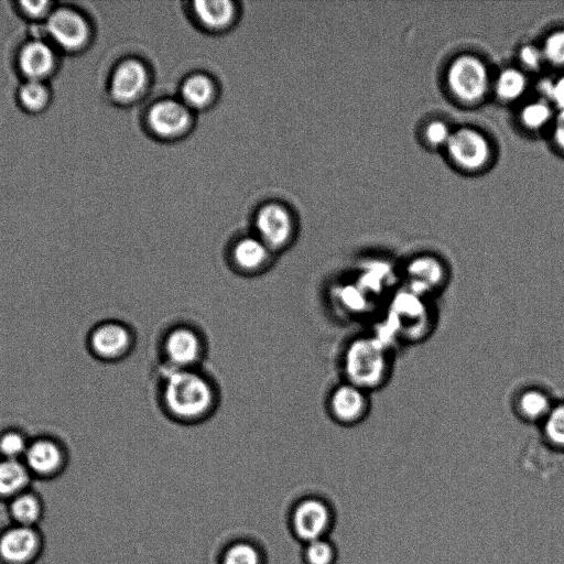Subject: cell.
Returning <instances> with one entry per match:
<instances>
[{
	"label": "cell",
	"instance_id": "cell-1",
	"mask_svg": "<svg viewBox=\"0 0 564 564\" xmlns=\"http://www.w3.org/2000/svg\"><path fill=\"white\" fill-rule=\"evenodd\" d=\"M155 394L163 415L186 426L208 421L221 402L220 388L204 367L160 369Z\"/></svg>",
	"mask_w": 564,
	"mask_h": 564
},
{
	"label": "cell",
	"instance_id": "cell-2",
	"mask_svg": "<svg viewBox=\"0 0 564 564\" xmlns=\"http://www.w3.org/2000/svg\"><path fill=\"white\" fill-rule=\"evenodd\" d=\"M207 352L205 333L188 321H177L165 327L158 343L161 369L202 368Z\"/></svg>",
	"mask_w": 564,
	"mask_h": 564
},
{
	"label": "cell",
	"instance_id": "cell-3",
	"mask_svg": "<svg viewBox=\"0 0 564 564\" xmlns=\"http://www.w3.org/2000/svg\"><path fill=\"white\" fill-rule=\"evenodd\" d=\"M346 381L364 389L380 386L389 372L388 356L372 338H357L348 344L343 356Z\"/></svg>",
	"mask_w": 564,
	"mask_h": 564
},
{
	"label": "cell",
	"instance_id": "cell-4",
	"mask_svg": "<svg viewBox=\"0 0 564 564\" xmlns=\"http://www.w3.org/2000/svg\"><path fill=\"white\" fill-rule=\"evenodd\" d=\"M253 234L276 256L290 248L296 237L297 226L292 212L281 203L262 205L254 216Z\"/></svg>",
	"mask_w": 564,
	"mask_h": 564
},
{
	"label": "cell",
	"instance_id": "cell-5",
	"mask_svg": "<svg viewBox=\"0 0 564 564\" xmlns=\"http://www.w3.org/2000/svg\"><path fill=\"white\" fill-rule=\"evenodd\" d=\"M275 258L276 254L253 232L235 239L227 252L228 265L243 278H257L267 273Z\"/></svg>",
	"mask_w": 564,
	"mask_h": 564
},
{
	"label": "cell",
	"instance_id": "cell-6",
	"mask_svg": "<svg viewBox=\"0 0 564 564\" xmlns=\"http://www.w3.org/2000/svg\"><path fill=\"white\" fill-rule=\"evenodd\" d=\"M192 112L180 99L164 98L150 107L147 123L159 139L175 140L186 134L192 128Z\"/></svg>",
	"mask_w": 564,
	"mask_h": 564
},
{
	"label": "cell",
	"instance_id": "cell-7",
	"mask_svg": "<svg viewBox=\"0 0 564 564\" xmlns=\"http://www.w3.org/2000/svg\"><path fill=\"white\" fill-rule=\"evenodd\" d=\"M447 83L457 98L466 102L478 101L488 88L487 68L475 56H459L448 68Z\"/></svg>",
	"mask_w": 564,
	"mask_h": 564
},
{
	"label": "cell",
	"instance_id": "cell-8",
	"mask_svg": "<svg viewBox=\"0 0 564 564\" xmlns=\"http://www.w3.org/2000/svg\"><path fill=\"white\" fill-rule=\"evenodd\" d=\"M46 29L52 40L68 52L80 51L90 40L88 21L69 8L54 10L47 18Z\"/></svg>",
	"mask_w": 564,
	"mask_h": 564
},
{
	"label": "cell",
	"instance_id": "cell-9",
	"mask_svg": "<svg viewBox=\"0 0 564 564\" xmlns=\"http://www.w3.org/2000/svg\"><path fill=\"white\" fill-rule=\"evenodd\" d=\"M135 334L131 326L120 321L98 325L90 335L91 350L102 360L117 361L134 348Z\"/></svg>",
	"mask_w": 564,
	"mask_h": 564
},
{
	"label": "cell",
	"instance_id": "cell-10",
	"mask_svg": "<svg viewBox=\"0 0 564 564\" xmlns=\"http://www.w3.org/2000/svg\"><path fill=\"white\" fill-rule=\"evenodd\" d=\"M149 82L147 65L138 58H128L119 63L112 72L109 93L116 102L129 105L145 93Z\"/></svg>",
	"mask_w": 564,
	"mask_h": 564
},
{
	"label": "cell",
	"instance_id": "cell-11",
	"mask_svg": "<svg viewBox=\"0 0 564 564\" xmlns=\"http://www.w3.org/2000/svg\"><path fill=\"white\" fill-rule=\"evenodd\" d=\"M369 402L364 389L348 382L335 386L326 398V410L333 421L340 425H354L360 422Z\"/></svg>",
	"mask_w": 564,
	"mask_h": 564
},
{
	"label": "cell",
	"instance_id": "cell-12",
	"mask_svg": "<svg viewBox=\"0 0 564 564\" xmlns=\"http://www.w3.org/2000/svg\"><path fill=\"white\" fill-rule=\"evenodd\" d=\"M332 522L333 514L328 505L316 498L304 499L297 503L292 514L293 531L306 543L324 539Z\"/></svg>",
	"mask_w": 564,
	"mask_h": 564
},
{
	"label": "cell",
	"instance_id": "cell-13",
	"mask_svg": "<svg viewBox=\"0 0 564 564\" xmlns=\"http://www.w3.org/2000/svg\"><path fill=\"white\" fill-rule=\"evenodd\" d=\"M35 527L13 524L0 535V558L7 564H28L39 553Z\"/></svg>",
	"mask_w": 564,
	"mask_h": 564
},
{
	"label": "cell",
	"instance_id": "cell-14",
	"mask_svg": "<svg viewBox=\"0 0 564 564\" xmlns=\"http://www.w3.org/2000/svg\"><path fill=\"white\" fill-rule=\"evenodd\" d=\"M446 145L452 159L464 169H479L489 158L486 138L469 128L453 132Z\"/></svg>",
	"mask_w": 564,
	"mask_h": 564
},
{
	"label": "cell",
	"instance_id": "cell-15",
	"mask_svg": "<svg viewBox=\"0 0 564 564\" xmlns=\"http://www.w3.org/2000/svg\"><path fill=\"white\" fill-rule=\"evenodd\" d=\"M18 65L26 79L43 80L55 69L56 55L47 43L34 40L21 48Z\"/></svg>",
	"mask_w": 564,
	"mask_h": 564
},
{
	"label": "cell",
	"instance_id": "cell-16",
	"mask_svg": "<svg viewBox=\"0 0 564 564\" xmlns=\"http://www.w3.org/2000/svg\"><path fill=\"white\" fill-rule=\"evenodd\" d=\"M197 23L210 32L230 28L237 18L236 2L229 0H198L192 3Z\"/></svg>",
	"mask_w": 564,
	"mask_h": 564
},
{
	"label": "cell",
	"instance_id": "cell-17",
	"mask_svg": "<svg viewBox=\"0 0 564 564\" xmlns=\"http://www.w3.org/2000/svg\"><path fill=\"white\" fill-rule=\"evenodd\" d=\"M26 467L32 475L37 477H50L63 463L61 447L51 440H36L25 452Z\"/></svg>",
	"mask_w": 564,
	"mask_h": 564
},
{
	"label": "cell",
	"instance_id": "cell-18",
	"mask_svg": "<svg viewBox=\"0 0 564 564\" xmlns=\"http://www.w3.org/2000/svg\"><path fill=\"white\" fill-rule=\"evenodd\" d=\"M217 97L215 80L203 73L188 75L181 84L180 100L192 111L210 107Z\"/></svg>",
	"mask_w": 564,
	"mask_h": 564
},
{
	"label": "cell",
	"instance_id": "cell-19",
	"mask_svg": "<svg viewBox=\"0 0 564 564\" xmlns=\"http://www.w3.org/2000/svg\"><path fill=\"white\" fill-rule=\"evenodd\" d=\"M32 478L29 468L18 459L0 460V498L11 499L28 488Z\"/></svg>",
	"mask_w": 564,
	"mask_h": 564
},
{
	"label": "cell",
	"instance_id": "cell-20",
	"mask_svg": "<svg viewBox=\"0 0 564 564\" xmlns=\"http://www.w3.org/2000/svg\"><path fill=\"white\" fill-rule=\"evenodd\" d=\"M9 510L14 523L33 527L42 516V505L30 490L9 499Z\"/></svg>",
	"mask_w": 564,
	"mask_h": 564
},
{
	"label": "cell",
	"instance_id": "cell-21",
	"mask_svg": "<svg viewBox=\"0 0 564 564\" xmlns=\"http://www.w3.org/2000/svg\"><path fill=\"white\" fill-rule=\"evenodd\" d=\"M20 105L31 112L44 109L50 101V89L42 80L28 79L18 93Z\"/></svg>",
	"mask_w": 564,
	"mask_h": 564
},
{
	"label": "cell",
	"instance_id": "cell-22",
	"mask_svg": "<svg viewBox=\"0 0 564 564\" xmlns=\"http://www.w3.org/2000/svg\"><path fill=\"white\" fill-rule=\"evenodd\" d=\"M551 409L547 397L539 390H527L518 400L520 414L529 421L544 420Z\"/></svg>",
	"mask_w": 564,
	"mask_h": 564
},
{
	"label": "cell",
	"instance_id": "cell-23",
	"mask_svg": "<svg viewBox=\"0 0 564 564\" xmlns=\"http://www.w3.org/2000/svg\"><path fill=\"white\" fill-rule=\"evenodd\" d=\"M408 272L413 283L432 286L442 278V265L431 257H421L411 262Z\"/></svg>",
	"mask_w": 564,
	"mask_h": 564
},
{
	"label": "cell",
	"instance_id": "cell-24",
	"mask_svg": "<svg viewBox=\"0 0 564 564\" xmlns=\"http://www.w3.org/2000/svg\"><path fill=\"white\" fill-rule=\"evenodd\" d=\"M527 79L524 75L514 68H508L500 73L496 90L500 98L513 100L519 98L525 90Z\"/></svg>",
	"mask_w": 564,
	"mask_h": 564
},
{
	"label": "cell",
	"instance_id": "cell-25",
	"mask_svg": "<svg viewBox=\"0 0 564 564\" xmlns=\"http://www.w3.org/2000/svg\"><path fill=\"white\" fill-rule=\"evenodd\" d=\"M546 441L558 448H564V404L552 408L543 420Z\"/></svg>",
	"mask_w": 564,
	"mask_h": 564
},
{
	"label": "cell",
	"instance_id": "cell-26",
	"mask_svg": "<svg viewBox=\"0 0 564 564\" xmlns=\"http://www.w3.org/2000/svg\"><path fill=\"white\" fill-rule=\"evenodd\" d=\"M221 564H262V558L256 546L238 542L226 550Z\"/></svg>",
	"mask_w": 564,
	"mask_h": 564
},
{
	"label": "cell",
	"instance_id": "cell-27",
	"mask_svg": "<svg viewBox=\"0 0 564 564\" xmlns=\"http://www.w3.org/2000/svg\"><path fill=\"white\" fill-rule=\"evenodd\" d=\"M335 560L336 550L329 541L318 539L307 543L305 549L307 564H334Z\"/></svg>",
	"mask_w": 564,
	"mask_h": 564
},
{
	"label": "cell",
	"instance_id": "cell-28",
	"mask_svg": "<svg viewBox=\"0 0 564 564\" xmlns=\"http://www.w3.org/2000/svg\"><path fill=\"white\" fill-rule=\"evenodd\" d=\"M552 110L545 101H534L527 105L521 112L523 123L530 129H539L551 119Z\"/></svg>",
	"mask_w": 564,
	"mask_h": 564
},
{
	"label": "cell",
	"instance_id": "cell-29",
	"mask_svg": "<svg viewBox=\"0 0 564 564\" xmlns=\"http://www.w3.org/2000/svg\"><path fill=\"white\" fill-rule=\"evenodd\" d=\"M542 53L550 63L564 66V30L553 32L547 36Z\"/></svg>",
	"mask_w": 564,
	"mask_h": 564
},
{
	"label": "cell",
	"instance_id": "cell-30",
	"mask_svg": "<svg viewBox=\"0 0 564 564\" xmlns=\"http://www.w3.org/2000/svg\"><path fill=\"white\" fill-rule=\"evenodd\" d=\"M26 449L25 440L19 433L9 432L0 437V454L7 459H18Z\"/></svg>",
	"mask_w": 564,
	"mask_h": 564
},
{
	"label": "cell",
	"instance_id": "cell-31",
	"mask_svg": "<svg viewBox=\"0 0 564 564\" xmlns=\"http://www.w3.org/2000/svg\"><path fill=\"white\" fill-rule=\"evenodd\" d=\"M540 90L545 97L553 101L560 110H564V76L554 82L544 80L540 86Z\"/></svg>",
	"mask_w": 564,
	"mask_h": 564
},
{
	"label": "cell",
	"instance_id": "cell-32",
	"mask_svg": "<svg viewBox=\"0 0 564 564\" xmlns=\"http://www.w3.org/2000/svg\"><path fill=\"white\" fill-rule=\"evenodd\" d=\"M52 2L47 0L31 1L25 0L20 2V9L23 14L31 19L48 18L51 12Z\"/></svg>",
	"mask_w": 564,
	"mask_h": 564
},
{
	"label": "cell",
	"instance_id": "cell-33",
	"mask_svg": "<svg viewBox=\"0 0 564 564\" xmlns=\"http://www.w3.org/2000/svg\"><path fill=\"white\" fill-rule=\"evenodd\" d=\"M451 135L448 127L442 121H433L426 128V138L433 145L447 144Z\"/></svg>",
	"mask_w": 564,
	"mask_h": 564
},
{
	"label": "cell",
	"instance_id": "cell-34",
	"mask_svg": "<svg viewBox=\"0 0 564 564\" xmlns=\"http://www.w3.org/2000/svg\"><path fill=\"white\" fill-rule=\"evenodd\" d=\"M543 53L532 45H525L520 51V59L523 65L531 69L538 68L543 59Z\"/></svg>",
	"mask_w": 564,
	"mask_h": 564
},
{
	"label": "cell",
	"instance_id": "cell-35",
	"mask_svg": "<svg viewBox=\"0 0 564 564\" xmlns=\"http://www.w3.org/2000/svg\"><path fill=\"white\" fill-rule=\"evenodd\" d=\"M553 137L555 143L564 150V110H560L555 118Z\"/></svg>",
	"mask_w": 564,
	"mask_h": 564
}]
</instances>
